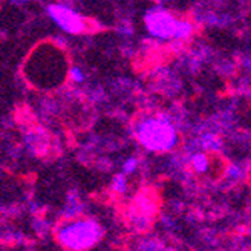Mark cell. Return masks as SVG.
Returning <instances> with one entry per match:
<instances>
[{
  "mask_svg": "<svg viewBox=\"0 0 251 251\" xmlns=\"http://www.w3.org/2000/svg\"><path fill=\"white\" fill-rule=\"evenodd\" d=\"M158 213V198L152 192H139L127 208L129 224L137 230H147Z\"/></svg>",
  "mask_w": 251,
  "mask_h": 251,
  "instance_id": "cell-3",
  "label": "cell"
},
{
  "mask_svg": "<svg viewBox=\"0 0 251 251\" xmlns=\"http://www.w3.org/2000/svg\"><path fill=\"white\" fill-rule=\"evenodd\" d=\"M51 17L62 26L65 31L70 32V34H80L85 31V20H83L77 13H74L72 9H69L68 6H62V5H52L47 8Z\"/></svg>",
  "mask_w": 251,
  "mask_h": 251,
  "instance_id": "cell-5",
  "label": "cell"
},
{
  "mask_svg": "<svg viewBox=\"0 0 251 251\" xmlns=\"http://www.w3.org/2000/svg\"><path fill=\"white\" fill-rule=\"evenodd\" d=\"M135 135L139 144L150 152H169L178 142V134L165 116H147L137 123Z\"/></svg>",
  "mask_w": 251,
  "mask_h": 251,
  "instance_id": "cell-2",
  "label": "cell"
},
{
  "mask_svg": "<svg viewBox=\"0 0 251 251\" xmlns=\"http://www.w3.org/2000/svg\"><path fill=\"white\" fill-rule=\"evenodd\" d=\"M55 239L66 251H88L101 239V225L89 218L65 219L55 228Z\"/></svg>",
  "mask_w": 251,
  "mask_h": 251,
  "instance_id": "cell-1",
  "label": "cell"
},
{
  "mask_svg": "<svg viewBox=\"0 0 251 251\" xmlns=\"http://www.w3.org/2000/svg\"><path fill=\"white\" fill-rule=\"evenodd\" d=\"M135 164H137L135 160H130V161L124 165V170H126V172H132V170L135 169Z\"/></svg>",
  "mask_w": 251,
  "mask_h": 251,
  "instance_id": "cell-8",
  "label": "cell"
},
{
  "mask_svg": "<svg viewBox=\"0 0 251 251\" xmlns=\"http://www.w3.org/2000/svg\"><path fill=\"white\" fill-rule=\"evenodd\" d=\"M70 78H72L74 81H77V83L83 81V75H81V72H80V69L74 68L72 70H70Z\"/></svg>",
  "mask_w": 251,
  "mask_h": 251,
  "instance_id": "cell-7",
  "label": "cell"
},
{
  "mask_svg": "<svg viewBox=\"0 0 251 251\" xmlns=\"http://www.w3.org/2000/svg\"><path fill=\"white\" fill-rule=\"evenodd\" d=\"M192 167L196 173H205L210 167V161H208V157L204 153H199V155H195L193 160H192Z\"/></svg>",
  "mask_w": 251,
  "mask_h": 251,
  "instance_id": "cell-6",
  "label": "cell"
},
{
  "mask_svg": "<svg viewBox=\"0 0 251 251\" xmlns=\"http://www.w3.org/2000/svg\"><path fill=\"white\" fill-rule=\"evenodd\" d=\"M146 22L149 31L157 37H187L192 32L190 23L176 20L167 11H152Z\"/></svg>",
  "mask_w": 251,
  "mask_h": 251,
  "instance_id": "cell-4",
  "label": "cell"
}]
</instances>
